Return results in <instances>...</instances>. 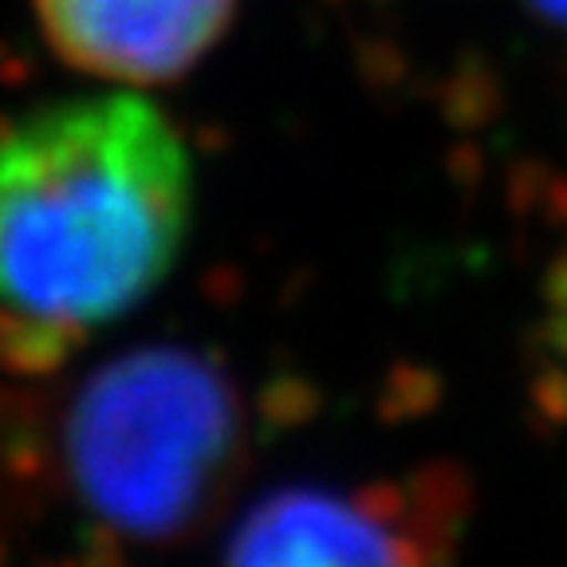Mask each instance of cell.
Returning a JSON list of instances; mask_svg holds the SVG:
<instances>
[{"label":"cell","mask_w":567,"mask_h":567,"mask_svg":"<svg viewBox=\"0 0 567 567\" xmlns=\"http://www.w3.org/2000/svg\"><path fill=\"white\" fill-rule=\"evenodd\" d=\"M194 162L158 106L63 99L0 131V311L103 328L158 288L189 229Z\"/></svg>","instance_id":"obj_1"},{"label":"cell","mask_w":567,"mask_h":567,"mask_svg":"<svg viewBox=\"0 0 567 567\" xmlns=\"http://www.w3.org/2000/svg\"><path fill=\"white\" fill-rule=\"evenodd\" d=\"M237 445L233 382L182 347L106 363L63 422V465L80 505L134 540L194 528L221 493Z\"/></svg>","instance_id":"obj_2"},{"label":"cell","mask_w":567,"mask_h":567,"mask_svg":"<svg viewBox=\"0 0 567 567\" xmlns=\"http://www.w3.org/2000/svg\"><path fill=\"white\" fill-rule=\"evenodd\" d=\"M465 496L445 477L367 488H284L233 532L245 564H410L434 559L461 532Z\"/></svg>","instance_id":"obj_3"},{"label":"cell","mask_w":567,"mask_h":567,"mask_svg":"<svg viewBox=\"0 0 567 567\" xmlns=\"http://www.w3.org/2000/svg\"><path fill=\"white\" fill-rule=\"evenodd\" d=\"M233 12L237 0H35L63 63L131 87L186 75L225 35Z\"/></svg>","instance_id":"obj_4"},{"label":"cell","mask_w":567,"mask_h":567,"mask_svg":"<svg viewBox=\"0 0 567 567\" xmlns=\"http://www.w3.org/2000/svg\"><path fill=\"white\" fill-rule=\"evenodd\" d=\"M544 4H551V9H559V12H567V0H544Z\"/></svg>","instance_id":"obj_5"}]
</instances>
